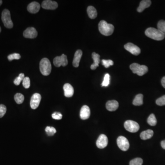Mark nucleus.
<instances>
[{"mask_svg": "<svg viewBox=\"0 0 165 165\" xmlns=\"http://www.w3.org/2000/svg\"><path fill=\"white\" fill-rule=\"evenodd\" d=\"M130 68L134 74H136L139 76H143L148 71V68L145 65H140L138 63L131 64Z\"/></svg>", "mask_w": 165, "mask_h": 165, "instance_id": "20e7f679", "label": "nucleus"}, {"mask_svg": "<svg viewBox=\"0 0 165 165\" xmlns=\"http://www.w3.org/2000/svg\"><path fill=\"white\" fill-rule=\"evenodd\" d=\"M151 4H152V1L150 0H143L140 3V6L137 8V11L139 13H141L146 8L150 7Z\"/></svg>", "mask_w": 165, "mask_h": 165, "instance_id": "aec40b11", "label": "nucleus"}, {"mask_svg": "<svg viewBox=\"0 0 165 165\" xmlns=\"http://www.w3.org/2000/svg\"><path fill=\"white\" fill-rule=\"evenodd\" d=\"M160 144H161V146L162 148H164L165 150V140L161 141Z\"/></svg>", "mask_w": 165, "mask_h": 165, "instance_id": "4c0bfd02", "label": "nucleus"}, {"mask_svg": "<svg viewBox=\"0 0 165 165\" xmlns=\"http://www.w3.org/2000/svg\"><path fill=\"white\" fill-rule=\"evenodd\" d=\"M2 20L5 27L11 28L13 27L14 24L11 20L10 12L8 9H4L2 14Z\"/></svg>", "mask_w": 165, "mask_h": 165, "instance_id": "39448f33", "label": "nucleus"}, {"mask_svg": "<svg viewBox=\"0 0 165 165\" xmlns=\"http://www.w3.org/2000/svg\"><path fill=\"white\" fill-rule=\"evenodd\" d=\"M145 34L147 37L155 40H161L165 38V35L158 29L154 28H148L145 31Z\"/></svg>", "mask_w": 165, "mask_h": 165, "instance_id": "f03ea898", "label": "nucleus"}, {"mask_svg": "<svg viewBox=\"0 0 165 165\" xmlns=\"http://www.w3.org/2000/svg\"><path fill=\"white\" fill-rule=\"evenodd\" d=\"M40 70L44 76H48L51 74L52 65L48 59L44 58L41 59L40 63Z\"/></svg>", "mask_w": 165, "mask_h": 165, "instance_id": "7ed1b4c3", "label": "nucleus"}, {"mask_svg": "<svg viewBox=\"0 0 165 165\" xmlns=\"http://www.w3.org/2000/svg\"><path fill=\"white\" fill-rule=\"evenodd\" d=\"M154 132L151 129L146 130L143 131L140 134V137L142 140H147L151 139L153 136Z\"/></svg>", "mask_w": 165, "mask_h": 165, "instance_id": "412c9836", "label": "nucleus"}, {"mask_svg": "<svg viewBox=\"0 0 165 165\" xmlns=\"http://www.w3.org/2000/svg\"><path fill=\"white\" fill-rule=\"evenodd\" d=\"M1 27H0V32H1Z\"/></svg>", "mask_w": 165, "mask_h": 165, "instance_id": "ea45409f", "label": "nucleus"}, {"mask_svg": "<svg viewBox=\"0 0 165 165\" xmlns=\"http://www.w3.org/2000/svg\"><path fill=\"white\" fill-rule=\"evenodd\" d=\"M99 31L105 36L112 35L114 30V27L112 24L108 23L105 20L100 21L98 25Z\"/></svg>", "mask_w": 165, "mask_h": 165, "instance_id": "f257e3e1", "label": "nucleus"}, {"mask_svg": "<svg viewBox=\"0 0 165 165\" xmlns=\"http://www.w3.org/2000/svg\"><path fill=\"white\" fill-rule=\"evenodd\" d=\"M23 34L25 38L34 39L37 37L38 33L34 28L29 27L26 30H24Z\"/></svg>", "mask_w": 165, "mask_h": 165, "instance_id": "ddd939ff", "label": "nucleus"}, {"mask_svg": "<svg viewBox=\"0 0 165 165\" xmlns=\"http://www.w3.org/2000/svg\"><path fill=\"white\" fill-rule=\"evenodd\" d=\"M124 48L127 51L131 53L132 54L138 56L141 52L140 49L132 43H128L124 46Z\"/></svg>", "mask_w": 165, "mask_h": 165, "instance_id": "9d476101", "label": "nucleus"}, {"mask_svg": "<svg viewBox=\"0 0 165 165\" xmlns=\"http://www.w3.org/2000/svg\"><path fill=\"white\" fill-rule=\"evenodd\" d=\"M92 56L94 60V63L91 65L90 68L92 70H95L99 66V63L100 62V56L95 52H93L92 54Z\"/></svg>", "mask_w": 165, "mask_h": 165, "instance_id": "6ab92c4d", "label": "nucleus"}, {"mask_svg": "<svg viewBox=\"0 0 165 165\" xmlns=\"http://www.w3.org/2000/svg\"><path fill=\"white\" fill-rule=\"evenodd\" d=\"M53 64L56 67H60L67 66L68 64L67 56L65 54H62L61 56H56L54 59Z\"/></svg>", "mask_w": 165, "mask_h": 165, "instance_id": "0eeeda50", "label": "nucleus"}, {"mask_svg": "<svg viewBox=\"0 0 165 165\" xmlns=\"http://www.w3.org/2000/svg\"><path fill=\"white\" fill-rule=\"evenodd\" d=\"M41 7L45 9L55 10L58 7V4L56 2L50 0H46L42 2Z\"/></svg>", "mask_w": 165, "mask_h": 165, "instance_id": "f8f14e48", "label": "nucleus"}, {"mask_svg": "<svg viewBox=\"0 0 165 165\" xmlns=\"http://www.w3.org/2000/svg\"><path fill=\"white\" fill-rule=\"evenodd\" d=\"M40 8V4L36 2H34L28 4L27 7V10L28 12L31 14H36L39 12Z\"/></svg>", "mask_w": 165, "mask_h": 165, "instance_id": "2eb2a0df", "label": "nucleus"}, {"mask_svg": "<svg viewBox=\"0 0 165 165\" xmlns=\"http://www.w3.org/2000/svg\"><path fill=\"white\" fill-rule=\"evenodd\" d=\"M133 104L136 106H141L143 104V95L141 94H137L134 100Z\"/></svg>", "mask_w": 165, "mask_h": 165, "instance_id": "5701e85b", "label": "nucleus"}, {"mask_svg": "<svg viewBox=\"0 0 165 165\" xmlns=\"http://www.w3.org/2000/svg\"><path fill=\"white\" fill-rule=\"evenodd\" d=\"M143 160L140 158H136L132 160L129 162V165H142L143 164Z\"/></svg>", "mask_w": 165, "mask_h": 165, "instance_id": "cd10ccee", "label": "nucleus"}, {"mask_svg": "<svg viewBox=\"0 0 165 165\" xmlns=\"http://www.w3.org/2000/svg\"><path fill=\"white\" fill-rule=\"evenodd\" d=\"M25 78L24 77V74L22 73L20 74L19 76L18 77H16L14 80V84L16 86H19L21 82L23 80V79Z\"/></svg>", "mask_w": 165, "mask_h": 165, "instance_id": "c756f323", "label": "nucleus"}, {"mask_svg": "<svg viewBox=\"0 0 165 165\" xmlns=\"http://www.w3.org/2000/svg\"><path fill=\"white\" fill-rule=\"evenodd\" d=\"M14 100L17 104H21L24 101V97L23 94L20 93H16L14 96Z\"/></svg>", "mask_w": 165, "mask_h": 165, "instance_id": "393cba45", "label": "nucleus"}, {"mask_svg": "<svg viewBox=\"0 0 165 165\" xmlns=\"http://www.w3.org/2000/svg\"><path fill=\"white\" fill-rule=\"evenodd\" d=\"M125 128L128 132L136 133L140 129V125L136 122L132 120H127L125 122Z\"/></svg>", "mask_w": 165, "mask_h": 165, "instance_id": "423d86ee", "label": "nucleus"}, {"mask_svg": "<svg viewBox=\"0 0 165 165\" xmlns=\"http://www.w3.org/2000/svg\"><path fill=\"white\" fill-rule=\"evenodd\" d=\"M88 14L89 18L91 19H94L96 18L97 16V12L96 9L93 6H88L87 9Z\"/></svg>", "mask_w": 165, "mask_h": 165, "instance_id": "4be33fe9", "label": "nucleus"}, {"mask_svg": "<svg viewBox=\"0 0 165 165\" xmlns=\"http://www.w3.org/2000/svg\"><path fill=\"white\" fill-rule=\"evenodd\" d=\"M108 138L107 136L105 134H101L96 141V146L99 148H105L108 145Z\"/></svg>", "mask_w": 165, "mask_h": 165, "instance_id": "9b49d317", "label": "nucleus"}, {"mask_svg": "<svg viewBox=\"0 0 165 165\" xmlns=\"http://www.w3.org/2000/svg\"><path fill=\"white\" fill-rule=\"evenodd\" d=\"M158 29L165 35V21L160 20L158 22Z\"/></svg>", "mask_w": 165, "mask_h": 165, "instance_id": "a878e982", "label": "nucleus"}, {"mask_svg": "<svg viewBox=\"0 0 165 165\" xmlns=\"http://www.w3.org/2000/svg\"><path fill=\"white\" fill-rule=\"evenodd\" d=\"M22 85L26 88H28L30 87V79L28 77H26L23 79L22 80Z\"/></svg>", "mask_w": 165, "mask_h": 165, "instance_id": "473e14b6", "label": "nucleus"}, {"mask_svg": "<svg viewBox=\"0 0 165 165\" xmlns=\"http://www.w3.org/2000/svg\"><path fill=\"white\" fill-rule=\"evenodd\" d=\"M82 55V52L81 50H78L75 52L73 62V65L74 67L75 68H78L79 67Z\"/></svg>", "mask_w": 165, "mask_h": 165, "instance_id": "dca6fc26", "label": "nucleus"}, {"mask_svg": "<svg viewBox=\"0 0 165 165\" xmlns=\"http://www.w3.org/2000/svg\"><path fill=\"white\" fill-rule=\"evenodd\" d=\"M64 95L67 97H71L73 96L74 94V89L70 84H65L63 86Z\"/></svg>", "mask_w": 165, "mask_h": 165, "instance_id": "a211bd4d", "label": "nucleus"}, {"mask_svg": "<svg viewBox=\"0 0 165 165\" xmlns=\"http://www.w3.org/2000/svg\"><path fill=\"white\" fill-rule=\"evenodd\" d=\"M41 96L39 93H35L32 95L30 100V105L31 108L36 109L38 108L40 102Z\"/></svg>", "mask_w": 165, "mask_h": 165, "instance_id": "1a4fd4ad", "label": "nucleus"}, {"mask_svg": "<svg viewBox=\"0 0 165 165\" xmlns=\"http://www.w3.org/2000/svg\"><path fill=\"white\" fill-rule=\"evenodd\" d=\"M119 103L115 100H109L106 104L107 110L110 112L116 111L118 108Z\"/></svg>", "mask_w": 165, "mask_h": 165, "instance_id": "f3484780", "label": "nucleus"}, {"mask_svg": "<svg viewBox=\"0 0 165 165\" xmlns=\"http://www.w3.org/2000/svg\"><path fill=\"white\" fill-rule=\"evenodd\" d=\"M2 4V1L1 0H0V6Z\"/></svg>", "mask_w": 165, "mask_h": 165, "instance_id": "58836bf2", "label": "nucleus"}, {"mask_svg": "<svg viewBox=\"0 0 165 165\" xmlns=\"http://www.w3.org/2000/svg\"><path fill=\"white\" fill-rule=\"evenodd\" d=\"M118 146L122 151H127L129 148V143L128 140L124 136H119L117 139Z\"/></svg>", "mask_w": 165, "mask_h": 165, "instance_id": "6e6552de", "label": "nucleus"}, {"mask_svg": "<svg viewBox=\"0 0 165 165\" xmlns=\"http://www.w3.org/2000/svg\"><path fill=\"white\" fill-rule=\"evenodd\" d=\"M52 118L56 120H61L62 118V115L61 113L55 112L52 114Z\"/></svg>", "mask_w": 165, "mask_h": 165, "instance_id": "c9c22d12", "label": "nucleus"}, {"mask_svg": "<svg viewBox=\"0 0 165 165\" xmlns=\"http://www.w3.org/2000/svg\"><path fill=\"white\" fill-rule=\"evenodd\" d=\"M7 112V107L5 105H0V118L2 117L5 115Z\"/></svg>", "mask_w": 165, "mask_h": 165, "instance_id": "f704fd0d", "label": "nucleus"}, {"mask_svg": "<svg viewBox=\"0 0 165 165\" xmlns=\"http://www.w3.org/2000/svg\"><path fill=\"white\" fill-rule=\"evenodd\" d=\"M102 65L106 68H108L111 66H112L114 64L113 62L111 60H102L101 61Z\"/></svg>", "mask_w": 165, "mask_h": 165, "instance_id": "2f4dec72", "label": "nucleus"}, {"mask_svg": "<svg viewBox=\"0 0 165 165\" xmlns=\"http://www.w3.org/2000/svg\"><path fill=\"white\" fill-rule=\"evenodd\" d=\"M147 122L148 124L152 126L156 125L157 123V120L155 118V115L154 114L150 115V116L148 118Z\"/></svg>", "mask_w": 165, "mask_h": 165, "instance_id": "b1692460", "label": "nucleus"}, {"mask_svg": "<svg viewBox=\"0 0 165 165\" xmlns=\"http://www.w3.org/2000/svg\"><path fill=\"white\" fill-rule=\"evenodd\" d=\"M110 76L109 74H105L104 78V80L102 82L101 86H102L107 87L110 84Z\"/></svg>", "mask_w": 165, "mask_h": 165, "instance_id": "c85d7f7f", "label": "nucleus"}, {"mask_svg": "<svg viewBox=\"0 0 165 165\" xmlns=\"http://www.w3.org/2000/svg\"><path fill=\"white\" fill-rule=\"evenodd\" d=\"M161 85H162V86L165 88V76L162 78V80L161 81Z\"/></svg>", "mask_w": 165, "mask_h": 165, "instance_id": "e433bc0d", "label": "nucleus"}, {"mask_svg": "<svg viewBox=\"0 0 165 165\" xmlns=\"http://www.w3.org/2000/svg\"><path fill=\"white\" fill-rule=\"evenodd\" d=\"M45 131L48 136H53L56 132V129L52 127H46Z\"/></svg>", "mask_w": 165, "mask_h": 165, "instance_id": "bb28decb", "label": "nucleus"}, {"mask_svg": "<svg viewBox=\"0 0 165 165\" xmlns=\"http://www.w3.org/2000/svg\"><path fill=\"white\" fill-rule=\"evenodd\" d=\"M156 104L160 106H165V95H163L160 98L157 99L156 100Z\"/></svg>", "mask_w": 165, "mask_h": 165, "instance_id": "72a5a7b5", "label": "nucleus"}, {"mask_svg": "<svg viewBox=\"0 0 165 165\" xmlns=\"http://www.w3.org/2000/svg\"><path fill=\"white\" fill-rule=\"evenodd\" d=\"M21 56L19 53H14L9 55L8 56V58L9 61H12L13 60H19L20 59Z\"/></svg>", "mask_w": 165, "mask_h": 165, "instance_id": "7c9ffc66", "label": "nucleus"}, {"mask_svg": "<svg viewBox=\"0 0 165 165\" xmlns=\"http://www.w3.org/2000/svg\"><path fill=\"white\" fill-rule=\"evenodd\" d=\"M90 110L89 107L86 105L82 106L80 112V117L82 120H86L90 117Z\"/></svg>", "mask_w": 165, "mask_h": 165, "instance_id": "4468645a", "label": "nucleus"}]
</instances>
